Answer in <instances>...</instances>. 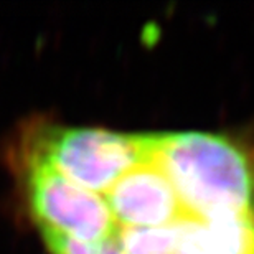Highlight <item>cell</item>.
Segmentation results:
<instances>
[{"instance_id": "obj_1", "label": "cell", "mask_w": 254, "mask_h": 254, "mask_svg": "<svg viewBox=\"0 0 254 254\" xmlns=\"http://www.w3.org/2000/svg\"><path fill=\"white\" fill-rule=\"evenodd\" d=\"M154 162L187 215H254V154L231 137L196 130L154 134Z\"/></svg>"}, {"instance_id": "obj_2", "label": "cell", "mask_w": 254, "mask_h": 254, "mask_svg": "<svg viewBox=\"0 0 254 254\" xmlns=\"http://www.w3.org/2000/svg\"><path fill=\"white\" fill-rule=\"evenodd\" d=\"M22 157L52 167L86 190L106 193L129 170L154 160V134L42 123L27 132Z\"/></svg>"}, {"instance_id": "obj_3", "label": "cell", "mask_w": 254, "mask_h": 254, "mask_svg": "<svg viewBox=\"0 0 254 254\" xmlns=\"http://www.w3.org/2000/svg\"><path fill=\"white\" fill-rule=\"evenodd\" d=\"M22 162L25 195L40 230L83 243L118 235L119 226L104 196L73 184L42 162L23 157Z\"/></svg>"}, {"instance_id": "obj_4", "label": "cell", "mask_w": 254, "mask_h": 254, "mask_svg": "<svg viewBox=\"0 0 254 254\" xmlns=\"http://www.w3.org/2000/svg\"><path fill=\"white\" fill-rule=\"evenodd\" d=\"M104 200L119 228H159L187 215L172 182L154 160L121 177Z\"/></svg>"}, {"instance_id": "obj_5", "label": "cell", "mask_w": 254, "mask_h": 254, "mask_svg": "<svg viewBox=\"0 0 254 254\" xmlns=\"http://www.w3.org/2000/svg\"><path fill=\"white\" fill-rule=\"evenodd\" d=\"M116 240L123 254H208L200 220L190 215L159 228H119Z\"/></svg>"}, {"instance_id": "obj_6", "label": "cell", "mask_w": 254, "mask_h": 254, "mask_svg": "<svg viewBox=\"0 0 254 254\" xmlns=\"http://www.w3.org/2000/svg\"><path fill=\"white\" fill-rule=\"evenodd\" d=\"M208 254H254V215L198 218Z\"/></svg>"}, {"instance_id": "obj_7", "label": "cell", "mask_w": 254, "mask_h": 254, "mask_svg": "<svg viewBox=\"0 0 254 254\" xmlns=\"http://www.w3.org/2000/svg\"><path fill=\"white\" fill-rule=\"evenodd\" d=\"M40 231L50 254H123L116 236L98 243H83L58 235L55 231Z\"/></svg>"}]
</instances>
